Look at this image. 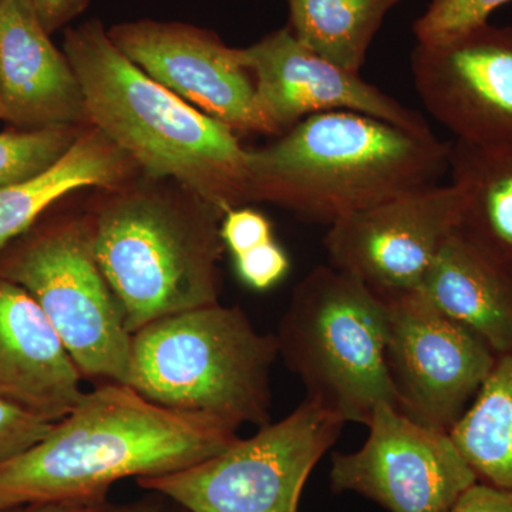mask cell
<instances>
[{
    "instance_id": "cell-1",
    "label": "cell",
    "mask_w": 512,
    "mask_h": 512,
    "mask_svg": "<svg viewBox=\"0 0 512 512\" xmlns=\"http://www.w3.org/2000/svg\"><path fill=\"white\" fill-rule=\"evenodd\" d=\"M238 439L217 417L167 409L127 384H97L45 439L0 467V510L107 498L117 481L175 473Z\"/></svg>"
},
{
    "instance_id": "cell-2",
    "label": "cell",
    "mask_w": 512,
    "mask_h": 512,
    "mask_svg": "<svg viewBox=\"0 0 512 512\" xmlns=\"http://www.w3.org/2000/svg\"><path fill=\"white\" fill-rule=\"evenodd\" d=\"M63 52L82 84L90 126L147 177L177 181L222 214L251 202L248 148L237 133L151 79L103 23L67 30Z\"/></svg>"
},
{
    "instance_id": "cell-3",
    "label": "cell",
    "mask_w": 512,
    "mask_h": 512,
    "mask_svg": "<svg viewBox=\"0 0 512 512\" xmlns=\"http://www.w3.org/2000/svg\"><path fill=\"white\" fill-rule=\"evenodd\" d=\"M451 143L353 111L299 121L268 146L248 148L251 202L332 225L406 192L439 184Z\"/></svg>"
},
{
    "instance_id": "cell-4",
    "label": "cell",
    "mask_w": 512,
    "mask_h": 512,
    "mask_svg": "<svg viewBox=\"0 0 512 512\" xmlns=\"http://www.w3.org/2000/svg\"><path fill=\"white\" fill-rule=\"evenodd\" d=\"M116 192L87 217L94 254L128 332L220 303L224 214L192 194Z\"/></svg>"
},
{
    "instance_id": "cell-5",
    "label": "cell",
    "mask_w": 512,
    "mask_h": 512,
    "mask_svg": "<svg viewBox=\"0 0 512 512\" xmlns=\"http://www.w3.org/2000/svg\"><path fill=\"white\" fill-rule=\"evenodd\" d=\"M278 340L239 306L174 313L131 335L127 386L150 402L231 426L271 423V370Z\"/></svg>"
},
{
    "instance_id": "cell-6",
    "label": "cell",
    "mask_w": 512,
    "mask_h": 512,
    "mask_svg": "<svg viewBox=\"0 0 512 512\" xmlns=\"http://www.w3.org/2000/svg\"><path fill=\"white\" fill-rule=\"evenodd\" d=\"M275 336L306 400L343 423L367 426L380 403L396 407L386 365L389 303L356 276L313 269L293 289Z\"/></svg>"
},
{
    "instance_id": "cell-7",
    "label": "cell",
    "mask_w": 512,
    "mask_h": 512,
    "mask_svg": "<svg viewBox=\"0 0 512 512\" xmlns=\"http://www.w3.org/2000/svg\"><path fill=\"white\" fill-rule=\"evenodd\" d=\"M55 326L83 379L127 384L131 333L94 254L89 217L37 229L0 262Z\"/></svg>"
},
{
    "instance_id": "cell-8",
    "label": "cell",
    "mask_w": 512,
    "mask_h": 512,
    "mask_svg": "<svg viewBox=\"0 0 512 512\" xmlns=\"http://www.w3.org/2000/svg\"><path fill=\"white\" fill-rule=\"evenodd\" d=\"M343 424L305 399L285 419L201 463L136 481L191 512H298L306 481Z\"/></svg>"
},
{
    "instance_id": "cell-9",
    "label": "cell",
    "mask_w": 512,
    "mask_h": 512,
    "mask_svg": "<svg viewBox=\"0 0 512 512\" xmlns=\"http://www.w3.org/2000/svg\"><path fill=\"white\" fill-rule=\"evenodd\" d=\"M386 365L396 409L450 433L497 362L480 336L437 311L417 291L390 299Z\"/></svg>"
},
{
    "instance_id": "cell-10",
    "label": "cell",
    "mask_w": 512,
    "mask_h": 512,
    "mask_svg": "<svg viewBox=\"0 0 512 512\" xmlns=\"http://www.w3.org/2000/svg\"><path fill=\"white\" fill-rule=\"evenodd\" d=\"M453 184H431L353 212L329 225V265L369 286L384 301L417 292L441 245L460 224Z\"/></svg>"
},
{
    "instance_id": "cell-11",
    "label": "cell",
    "mask_w": 512,
    "mask_h": 512,
    "mask_svg": "<svg viewBox=\"0 0 512 512\" xmlns=\"http://www.w3.org/2000/svg\"><path fill=\"white\" fill-rule=\"evenodd\" d=\"M355 453L332 456L330 485L352 491L390 512H450L478 478L450 433L421 426L389 403L367 423Z\"/></svg>"
},
{
    "instance_id": "cell-12",
    "label": "cell",
    "mask_w": 512,
    "mask_h": 512,
    "mask_svg": "<svg viewBox=\"0 0 512 512\" xmlns=\"http://www.w3.org/2000/svg\"><path fill=\"white\" fill-rule=\"evenodd\" d=\"M421 103L456 141L512 144V28L490 22L410 56Z\"/></svg>"
},
{
    "instance_id": "cell-13",
    "label": "cell",
    "mask_w": 512,
    "mask_h": 512,
    "mask_svg": "<svg viewBox=\"0 0 512 512\" xmlns=\"http://www.w3.org/2000/svg\"><path fill=\"white\" fill-rule=\"evenodd\" d=\"M107 32L127 59L195 109L235 133L278 136L237 49L225 45L215 33L148 19L120 23Z\"/></svg>"
},
{
    "instance_id": "cell-14",
    "label": "cell",
    "mask_w": 512,
    "mask_h": 512,
    "mask_svg": "<svg viewBox=\"0 0 512 512\" xmlns=\"http://www.w3.org/2000/svg\"><path fill=\"white\" fill-rule=\"evenodd\" d=\"M237 53L278 136L299 121L330 111H353L407 130L431 131L420 113L367 83L360 73L316 55L289 28L275 30Z\"/></svg>"
},
{
    "instance_id": "cell-15",
    "label": "cell",
    "mask_w": 512,
    "mask_h": 512,
    "mask_svg": "<svg viewBox=\"0 0 512 512\" xmlns=\"http://www.w3.org/2000/svg\"><path fill=\"white\" fill-rule=\"evenodd\" d=\"M0 119L23 130L90 124L82 84L35 0H0Z\"/></svg>"
},
{
    "instance_id": "cell-16",
    "label": "cell",
    "mask_w": 512,
    "mask_h": 512,
    "mask_svg": "<svg viewBox=\"0 0 512 512\" xmlns=\"http://www.w3.org/2000/svg\"><path fill=\"white\" fill-rule=\"evenodd\" d=\"M82 380L39 303L0 276V397L56 423L83 399Z\"/></svg>"
},
{
    "instance_id": "cell-17",
    "label": "cell",
    "mask_w": 512,
    "mask_h": 512,
    "mask_svg": "<svg viewBox=\"0 0 512 512\" xmlns=\"http://www.w3.org/2000/svg\"><path fill=\"white\" fill-rule=\"evenodd\" d=\"M419 292L495 355L512 353V271L458 227L441 245Z\"/></svg>"
},
{
    "instance_id": "cell-18",
    "label": "cell",
    "mask_w": 512,
    "mask_h": 512,
    "mask_svg": "<svg viewBox=\"0 0 512 512\" xmlns=\"http://www.w3.org/2000/svg\"><path fill=\"white\" fill-rule=\"evenodd\" d=\"M134 165L97 128H84L52 168L23 183L0 188V249L28 232L47 208L70 192L87 187L119 190Z\"/></svg>"
},
{
    "instance_id": "cell-19",
    "label": "cell",
    "mask_w": 512,
    "mask_h": 512,
    "mask_svg": "<svg viewBox=\"0 0 512 512\" xmlns=\"http://www.w3.org/2000/svg\"><path fill=\"white\" fill-rule=\"evenodd\" d=\"M448 173L460 194L458 229L512 271V144L451 143Z\"/></svg>"
},
{
    "instance_id": "cell-20",
    "label": "cell",
    "mask_w": 512,
    "mask_h": 512,
    "mask_svg": "<svg viewBox=\"0 0 512 512\" xmlns=\"http://www.w3.org/2000/svg\"><path fill=\"white\" fill-rule=\"evenodd\" d=\"M293 36L350 72L360 73L384 19L404 0H286Z\"/></svg>"
},
{
    "instance_id": "cell-21",
    "label": "cell",
    "mask_w": 512,
    "mask_h": 512,
    "mask_svg": "<svg viewBox=\"0 0 512 512\" xmlns=\"http://www.w3.org/2000/svg\"><path fill=\"white\" fill-rule=\"evenodd\" d=\"M450 436L478 481L512 488V353L497 357Z\"/></svg>"
},
{
    "instance_id": "cell-22",
    "label": "cell",
    "mask_w": 512,
    "mask_h": 512,
    "mask_svg": "<svg viewBox=\"0 0 512 512\" xmlns=\"http://www.w3.org/2000/svg\"><path fill=\"white\" fill-rule=\"evenodd\" d=\"M83 130L52 127L0 133V188L45 173L73 147Z\"/></svg>"
},
{
    "instance_id": "cell-23",
    "label": "cell",
    "mask_w": 512,
    "mask_h": 512,
    "mask_svg": "<svg viewBox=\"0 0 512 512\" xmlns=\"http://www.w3.org/2000/svg\"><path fill=\"white\" fill-rule=\"evenodd\" d=\"M512 0H433L414 22L417 43L439 42L490 22L495 10Z\"/></svg>"
},
{
    "instance_id": "cell-24",
    "label": "cell",
    "mask_w": 512,
    "mask_h": 512,
    "mask_svg": "<svg viewBox=\"0 0 512 512\" xmlns=\"http://www.w3.org/2000/svg\"><path fill=\"white\" fill-rule=\"evenodd\" d=\"M53 424L40 414L0 397V467L45 439Z\"/></svg>"
},
{
    "instance_id": "cell-25",
    "label": "cell",
    "mask_w": 512,
    "mask_h": 512,
    "mask_svg": "<svg viewBox=\"0 0 512 512\" xmlns=\"http://www.w3.org/2000/svg\"><path fill=\"white\" fill-rule=\"evenodd\" d=\"M232 259L239 279L258 292L268 291L284 281L291 268L288 254L275 239L232 256Z\"/></svg>"
},
{
    "instance_id": "cell-26",
    "label": "cell",
    "mask_w": 512,
    "mask_h": 512,
    "mask_svg": "<svg viewBox=\"0 0 512 512\" xmlns=\"http://www.w3.org/2000/svg\"><path fill=\"white\" fill-rule=\"evenodd\" d=\"M221 238L232 256L275 239L271 221L261 211L247 205L225 212L221 220Z\"/></svg>"
},
{
    "instance_id": "cell-27",
    "label": "cell",
    "mask_w": 512,
    "mask_h": 512,
    "mask_svg": "<svg viewBox=\"0 0 512 512\" xmlns=\"http://www.w3.org/2000/svg\"><path fill=\"white\" fill-rule=\"evenodd\" d=\"M450 512H512V488L477 481L461 495Z\"/></svg>"
},
{
    "instance_id": "cell-28",
    "label": "cell",
    "mask_w": 512,
    "mask_h": 512,
    "mask_svg": "<svg viewBox=\"0 0 512 512\" xmlns=\"http://www.w3.org/2000/svg\"><path fill=\"white\" fill-rule=\"evenodd\" d=\"M90 0H35L37 15L47 32L62 28L67 22L82 15Z\"/></svg>"
},
{
    "instance_id": "cell-29",
    "label": "cell",
    "mask_w": 512,
    "mask_h": 512,
    "mask_svg": "<svg viewBox=\"0 0 512 512\" xmlns=\"http://www.w3.org/2000/svg\"><path fill=\"white\" fill-rule=\"evenodd\" d=\"M113 504L107 498H86V500L45 501L3 508L0 512H110Z\"/></svg>"
},
{
    "instance_id": "cell-30",
    "label": "cell",
    "mask_w": 512,
    "mask_h": 512,
    "mask_svg": "<svg viewBox=\"0 0 512 512\" xmlns=\"http://www.w3.org/2000/svg\"><path fill=\"white\" fill-rule=\"evenodd\" d=\"M140 500L124 505H113L110 512H191L173 498L158 491H147Z\"/></svg>"
}]
</instances>
